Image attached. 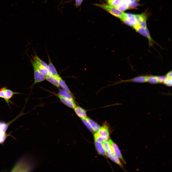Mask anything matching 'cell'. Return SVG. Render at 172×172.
<instances>
[{"instance_id": "6da1fadb", "label": "cell", "mask_w": 172, "mask_h": 172, "mask_svg": "<svg viewBox=\"0 0 172 172\" xmlns=\"http://www.w3.org/2000/svg\"><path fill=\"white\" fill-rule=\"evenodd\" d=\"M23 110L15 118L7 123L0 121V144L3 143L6 140L8 136L6 132L10 125L18 118L26 114L24 113Z\"/></svg>"}, {"instance_id": "7a4b0ae2", "label": "cell", "mask_w": 172, "mask_h": 172, "mask_svg": "<svg viewBox=\"0 0 172 172\" xmlns=\"http://www.w3.org/2000/svg\"><path fill=\"white\" fill-rule=\"evenodd\" d=\"M94 5L99 7L112 15L118 17L121 20L124 17L125 13L118 10L116 7L108 4H95Z\"/></svg>"}, {"instance_id": "3957f363", "label": "cell", "mask_w": 172, "mask_h": 172, "mask_svg": "<svg viewBox=\"0 0 172 172\" xmlns=\"http://www.w3.org/2000/svg\"><path fill=\"white\" fill-rule=\"evenodd\" d=\"M21 94L17 92L13 91L8 89L6 86L0 88V98L3 99L9 107H10L9 103H11V101L10 100L14 95Z\"/></svg>"}, {"instance_id": "277c9868", "label": "cell", "mask_w": 172, "mask_h": 172, "mask_svg": "<svg viewBox=\"0 0 172 172\" xmlns=\"http://www.w3.org/2000/svg\"><path fill=\"white\" fill-rule=\"evenodd\" d=\"M33 67L34 75V81L32 86L35 84L43 81L45 80V77L38 70L35 62L29 57Z\"/></svg>"}, {"instance_id": "5b68a950", "label": "cell", "mask_w": 172, "mask_h": 172, "mask_svg": "<svg viewBox=\"0 0 172 172\" xmlns=\"http://www.w3.org/2000/svg\"><path fill=\"white\" fill-rule=\"evenodd\" d=\"M133 27L138 32L148 38L150 46L152 45L153 44L155 43L154 42L151 37L147 27L144 28L141 27L139 24Z\"/></svg>"}, {"instance_id": "8992f818", "label": "cell", "mask_w": 172, "mask_h": 172, "mask_svg": "<svg viewBox=\"0 0 172 172\" xmlns=\"http://www.w3.org/2000/svg\"><path fill=\"white\" fill-rule=\"evenodd\" d=\"M125 23L134 27L138 24L134 15L125 13L121 20Z\"/></svg>"}, {"instance_id": "52a82bcc", "label": "cell", "mask_w": 172, "mask_h": 172, "mask_svg": "<svg viewBox=\"0 0 172 172\" xmlns=\"http://www.w3.org/2000/svg\"><path fill=\"white\" fill-rule=\"evenodd\" d=\"M56 96L62 103L70 108L73 109L77 106L74 100L63 97L58 93Z\"/></svg>"}, {"instance_id": "ba28073f", "label": "cell", "mask_w": 172, "mask_h": 172, "mask_svg": "<svg viewBox=\"0 0 172 172\" xmlns=\"http://www.w3.org/2000/svg\"><path fill=\"white\" fill-rule=\"evenodd\" d=\"M108 141L111 146L113 153L119 158L124 163L126 164V162L123 158L121 152L117 145L110 139Z\"/></svg>"}, {"instance_id": "9c48e42d", "label": "cell", "mask_w": 172, "mask_h": 172, "mask_svg": "<svg viewBox=\"0 0 172 172\" xmlns=\"http://www.w3.org/2000/svg\"><path fill=\"white\" fill-rule=\"evenodd\" d=\"M139 24L144 28H147L146 22L147 17L145 14L134 15Z\"/></svg>"}, {"instance_id": "30bf717a", "label": "cell", "mask_w": 172, "mask_h": 172, "mask_svg": "<svg viewBox=\"0 0 172 172\" xmlns=\"http://www.w3.org/2000/svg\"><path fill=\"white\" fill-rule=\"evenodd\" d=\"M147 76H140L125 80H121L118 82V83H121L133 82L143 83L147 82Z\"/></svg>"}, {"instance_id": "8fae6325", "label": "cell", "mask_w": 172, "mask_h": 172, "mask_svg": "<svg viewBox=\"0 0 172 172\" xmlns=\"http://www.w3.org/2000/svg\"><path fill=\"white\" fill-rule=\"evenodd\" d=\"M48 73L53 76L56 77L59 75L54 66L51 61L49 55H48Z\"/></svg>"}, {"instance_id": "7c38bea8", "label": "cell", "mask_w": 172, "mask_h": 172, "mask_svg": "<svg viewBox=\"0 0 172 172\" xmlns=\"http://www.w3.org/2000/svg\"><path fill=\"white\" fill-rule=\"evenodd\" d=\"M73 109L76 115L81 118L87 117L86 111L82 108L76 106Z\"/></svg>"}, {"instance_id": "4fadbf2b", "label": "cell", "mask_w": 172, "mask_h": 172, "mask_svg": "<svg viewBox=\"0 0 172 172\" xmlns=\"http://www.w3.org/2000/svg\"><path fill=\"white\" fill-rule=\"evenodd\" d=\"M98 134L103 137L109 138V128L107 124H105L100 127L97 132Z\"/></svg>"}, {"instance_id": "5bb4252c", "label": "cell", "mask_w": 172, "mask_h": 172, "mask_svg": "<svg viewBox=\"0 0 172 172\" xmlns=\"http://www.w3.org/2000/svg\"><path fill=\"white\" fill-rule=\"evenodd\" d=\"M45 80L56 87L59 88L58 80L57 78L48 73L45 76Z\"/></svg>"}, {"instance_id": "9a60e30c", "label": "cell", "mask_w": 172, "mask_h": 172, "mask_svg": "<svg viewBox=\"0 0 172 172\" xmlns=\"http://www.w3.org/2000/svg\"><path fill=\"white\" fill-rule=\"evenodd\" d=\"M95 144L96 149L99 154L103 156H106L107 152L102 143L95 141Z\"/></svg>"}, {"instance_id": "2e32d148", "label": "cell", "mask_w": 172, "mask_h": 172, "mask_svg": "<svg viewBox=\"0 0 172 172\" xmlns=\"http://www.w3.org/2000/svg\"><path fill=\"white\" fill-rule=\"evenodd\" d=\"M57 78L58 80L60 87H61L63 90L73 96V94L70 91L65 81L59 75L57 77Z\"/></svg>"}, {"instance_id": "e0dca14e", "label": "cell", "mask_w": 172, "mask_h": 172, "mask_svg": "<svg viewBox=\"0 0 172 172\" xmlns=\"http://www.w3.org/2000/svg\"><path fill=\"white\" fill-rule=\"evenodd\" d=\"M106 156L111 160L118 165L124 169L123 164L119 158L114 154L113 152L111 154L107 153Z\"/></svg>"}, {"instance_id": "ac0fdd59", "label": "cell", "mask_w": 172, "mask_h": 172, "mask_svg": "<svg viewBox=\"0 0 172 172\" xmlns=\"http://www.w3.org/2000/svg\"><path fill=\"white\" fill-rule=\"evenodd\" d=\"M35 62L36 63L37 67L40 72L45 77L46 76L48 73V68L38 62Z\"/></svg>"}, {"instance_id": "d6986e66", "label": "cell", "mask_w": 172, "mask_h": 172, "mask_svg": "<svg viewBox=\"0 0 172 172\" xmlns=\"http://www.w3.org/2000/svg\"><path fill=\"white\" fill-rule=\"evenodd\" d=\"M129 3L128 0H125L121 4L116 8L120 11H123L129 9Z\"/></svg>"}, {"instance_id": "ffe728a7", "label": "cell", "mask_w": 172, "mask_h": 172, "mask_svg": "<svg viewBox=\"0 0 172 172\" xmlns=\"http://www.w3.org/2000/svg\"><path fill=\"white\" fill-rule=\"evenodd\" d=\"M88 119L90 124L94 131L97 132L100 128V126L96 122L88 117Z\"/></svg>"}, {"instance_id": "44dd1931", "label": "cell", "mask_w": 172, "mask_h": 172, "mask_svg": "<svg viewBox=\"0 0 172 172\" xmlns=\"http://www.w3.org/2000/svg\"><path fill=\"white\" fill-rule=\"evenodd\" d=\"M61 96L72 100H74L73 96L67 92L65 91L62 89L59 88L58 93Z\"/></svg>"}, {"instance_id": "7402d4cb", "label": "cell", "mask_w": 172, "mask_h": 172, "mask_svg": "<svg viewBox=\"0 0 172 172\" xmlns=\"http://www.w3.org/2000/svg\"><path fill=\"white\" fill-rule=\"evenodd\" d=\"M102 144L107 153L111 154L113 152L108 141L105 140L102 142Z\"/></svg>"}, {"instance_id": "603a6c76", "label": "cell", "mask_w": 172, "mask_h": 172, "mask_svg": "<svg viewBox=\"0 0 172 172\" xmlns=\"http://www.w3.org/2000/svg\"><path fill=\"white\" fill-rule=\"evenodd\" d=\"M124 0H107L108 4L116 7L121 4Z\"/></svg>"}, {"instance_id": "cb8c5ba5", "label": "cell", "mask_w": 172, "mask_h": 172, "mask_svg": "<svg viewBox=\"0 0 172 172\" xmlns=\"http://www.w3.org/2000/svg\"><path fill=\"white\" fill-rule=\"evenodd\" d=\"M33 59L35 62H38L44 66L48 68V65L43 61L37 55L36 53L34 55H32Z\"/></svg>"}, {"instance_id": "d4e9b609", "label": "cell", "mask_w": 172, "mask_h": 172, "mask_svg": "<svg viewBox=\"0 0 172 172\" xmlns=\"http://www.w3.org/2000/svg\"><path fill=\"white\" fill-rule=\"evenodd\" d=\"M94 137L95 141L103 142L108 140L109 138L103 137L98 134L97 132L94 134Z\"/></svg>"}, {"instance_id": "484cf974", "label": "cell", "mask_w": 172, "mask_h": 172, "mask_svg": "<svg viewBox=\"0 0 172 172\" xmlns=\"http://www.w3.org/2000/svg\"><path fill=\"white\" fill-rule=\"evenodd\" d=\"M147 82L152 84L159 83L157 76H147Z\"/></svg>"}, {"instance_id": "4316f807", "label": "cell", "mask_w": 172, "mask_h": 172, "mask_svg": "<svg viewBox=\"0 0 172 172\" xmlns=\"http://www.w3.org/2000/svg\"><path fill=\"white\" fill-rule=\"evenodd\" d=\"M81 119L83 123L89 130L92 133H94V131L91 127L89 122L88 117H86Z\"/></svg>"}, {"instance_id": "83f0119b", "label": "cell", "mask_w": 172, "mask_h": 172, "mask_svg": "<svg viewBox=\"0 0 172 172\" xmlns=\"http://www.w3.org/2000/svg\"><path fill=\"white\" fill-rule=\"evenodd\" d=\"M157 77L159 83H164L167 78L166 76H157Z\"/></svg>"}, {"instance_id": "f1b7e54d", "label": "cell", "mask_w": 172, "mask_h": 172, "mask_svg": "<svg viewBox=\"0 0 172 172\" xmlns=\"http://www.w3.org/2000/svg\"><path fill=\"white\" fill-rule=\"evenodd\" d=\"M172 78H167L163 84L168 86H172Z\"/></svg>"}, {"instance_id": "f546056e", "label": "cell", "mask_w": 172, "mask_h": 172, "mask_svg": "<svg viewBox=\"0 0 172 172\" xmlns=\"http://www.w3.org/2000/svg\"><path fill=\"white\" fill-rule=\"evenodd\" d=\"M84 0H75V6L76 8L80 6Z\"/></svg>"}, {"instance_id": "4dcf8cb0", "label": "cell", "mask_w": 172, "mask_h": 172, "mask_svg": "<svg viewBox=\"0 0 172 172\" xmlns=\"http://www.w3.org/2000/svg\"><path fill=\"white\" fill-rule=\"evenodd\" d=\"M166 77L168 78H172V71H171L168 72L166 75Z\"/></svg>"}, {"instance_id": "1f68e13d", "label": "cell", "mask_w": 172, "mask_h": 172, "mask_svg": "<svg viewBox=\"0 0 172 172\" xmlns=\"http://www.w3.org/2000/svg\"><path fill=\"white\" fill-rule=\"evenodd\" d=\"M130 3V2H135L137 0H128Z\"/></svg>"}, {"instance_id": "d6a6232c", "label": "cell", "mask_w": 172, "mask_h": 172, "mask_svg": "<svg viewBox=\"0 0 172 172\" xmlns=\"http://www.w3.org/2000/svg\"><path fill=\"white\" fill-rule=\"evenodd\" d=\"M73 0H70V1H72Z\"/></svg>"}]
</instances>
